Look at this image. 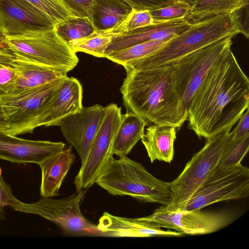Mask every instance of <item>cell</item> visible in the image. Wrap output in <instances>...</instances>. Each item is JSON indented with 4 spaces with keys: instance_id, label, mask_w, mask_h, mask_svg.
Returning <instances> with one entry per match:
<instances>
[{
    "instance_id": "1",
    "label": "cell",
    "mask_w": 249,
    "mask_h": 249,
    "mask_svg": "<svg viewBox=\"0 0 249 249\" xmlns=\"http://www.w3.org/2000/svg\"><path fill=\"white\" fill-rule=\"evenodd\" d=\"M249 107V80L231 49L210 70L188 109V127L205 139L230 130Z\"/></svg>"
},
{
    "instance_id": "2",
    "label": "cell",
    "mask_w": 249,
    "mask_h": 249,
    "mask_svg": "<svg viewBox=\"0 0 249 249\" xmlns=\"http://www.w3.org/2000/svg\"><path fill=\"white\" fill-rule=\"evenodd\" d=\"M124 69L126 75L120 91L126 112L139 116L146 126L169 125L179 129L187 118L176 91L173 63Z\"/></svg>"
},
{
    "instance_id": "3",
    "label": "cell",
    "mask_w": 249,
    "mask_h": 249,
    "mask_svg": "<svg viewBox=\"0 0 249 249\" xmlns=\"http://www.w3.org/2000/svg\"><path fill=\"white\" fill-rule=\"evenodd\" d=\"M239 33L238 16L235 12L206 18L191 22L187 29L158 51L126 66L146 68L172 64L217 40L229 36H235Z\"/></svg>"
},
{
    "instance_id": "4",
    "label": "cell",
    "mask_w": 249,
    "mask_h": 249,
    "mask_svg": "<svg viewBox=\"0 0 249 249\" xmlns=\"http://www.w3.org/2000/svg\"><path fill=\"white\" fill-rule=\"evenodd\" d=\"M96 183L113 196H130L144 202L168 204L170 183L148 172L142 164L127 156H112L102 170Z\"/></svg>"
},
{
    "instance_id": "5",
    "label": "cell",
    "mask_w": 249,
    "mask_h": 249,
    "mask_svg": "<svg viewBox=\"0 0 249 249\" xmlns=\"http://www.w3.org/2000/svg\"><path fill=\"white\" fill-rule=\"evenodd\" d=\"M6 39L15 59L66 74L79 61L76 53L57 35L54 28L6 36Z\"/></svg>"
},
{
    "instance_id": "6",
    "label": "cell",
    "mask_w": 249,
    "mask_h": 249,
    "mask_svg": "<svg viewBox=\"0 0 249 249\" xmlns=\"http://www.w3.org/2000/svg\"><path fill=\"white\" fill-rule=\"evenodd\" d=\"M230 130L206 139L205 145L186 164L178 176L170 183L171 196L164 206L171 211L182 208L200 185L218 165Z\"/></svg>"
},
{
    "instance_id": "7",
    "label": "cell",
    "mask_w": 249,
    "mask_h": 249,
    "mask_svg": "<svg viewBox=\"0 0 249 249\" xmlns=\"http://www.w3.org/2000/svg\"><path fill=\"white\" fill-rule=\"evenodd\" d=\"M85 193L83 190L61 199L42 197L32 203L23 202L18 199L10 207L18 212L39 215L72 235H100L97 225L89 221L81 212L80 207Z\"/></svg>"
},
{
    "instance_id": "8",
    "label": "cell",
    "mask_w": 249,
    "mask_h": 249,
    "mask_svg": "<svg viewBox=\"0 0 249 249\" xmlns=\"http://www.w3.org/2000/svg\"><path fill=\"white\" fill-rule=\"evenodd\" d=\"M234 37L231 35L222 38L173 63L176 91L187 118L194 94L213 66L231 49Z\"/></svg>"
},
{
    "instance_id": "9",
    "label": "cell",
    "mask_w": 249,
    "mask_h": 249,
    "mask_svg": "<svg viewBox=\"0 0 249 249\" xmlns=\"http://www.w3.org/2000/svg\"><path fill=\"white\" fill-rule=\"evenodd\" d=\"M249 196V169L241 164L227 169L217 165L179 210H199L213 203L246 199Z\"/></svg>"
},
{
    "instance_id": "10",
    "label": "cell",
    "mask_w": 249,
    "mask_h": 249,
    "mask_svg": "<svg viewBox=\"0 0 249 249\" xmlns=\"http://www.w3.org/2000/svg\"><path fill=\"white\" fill-rule=\"evenodd\" d=\"M102 123L94 137L84 163L81 165L74 180L76 192L89 188L96 183L109 159L113 140L121 123V108L111 103L105 107Z\"/></svg>"
},
{
    "instance_id": "11",
    "label": "cell",
    "mask_w": 249,
    "mask_h": 249,
    "mask_svg": "<svg viewBox=\"0 0 249 249\" xmlns=\"http://www.w3.org/2000/svg\"><path fill=\"white\" fill-rule=\"evenodd\" d=\"M67 75L35 88L0 96L9 121L7 133L17 136L29 128Z\"/></svg>"
},
{
    "instance_id": "12",
    "label": "cell",
    "mask_w": 249,
    "mask_h": 249,
    "mask_svg": "<svg viewBox=\"0 0 249 249\" xmlns=\"http://www.w3.org/2000/svg\"><path fill=\"white\" fill-rule=\"evenodd\" d=\"M139 218L160 228L191 235L213 233L225 227L231 221L230 217L222 213L203 212L200 209L171 211L164 206L155 210L151 215Z\"/></svg>"
},
{
    "instance_id": "13",
    "label": "cell",
    "mask_w": 249,
    "mask_h": 249,
    "mask_svg": "<svg viewBox=\"0 0 249 249\" xmlns=\"http://www.w3.org/2000/svg\"><path fill=\"white\" fill-rule=\"evenodd\" d=\"M0 25L5 36L50 30L55 24L27 0H0Z\"/></svg>"
},
{
    "instance_id": "14",
    "label": "cell",
    "mask_w": 249,
    "mask_h": 249,
    "mask_svg": "<svg viewBox=\"0 0 249 249\" xmlns=\"http://www.w3.org/2000/svg\"><path fill=\"white\" fill-rule=\"evenodd\" d=\"M105 107L96 104L82 107L63 118L58 125L70 145L76 150L83 164L92 142L104 119Z\"/></svg>"
},
{
    "instance_id": "15",
    "label": "cell",
    "mask_w": 249,
    "mask_h": 249,
    "mask_svg": "<svg viewBox=\"0 0 249 249\" xmlns=\"http://www.w3.org/2000/svg\"><path fill=\"white\" fill-rule=\"evenodd\" d=\"M82 96L79 81L66 76L30 125L29 133L40 126H58L63 118L82 108Z\"/></svg>"
},
{
    "instance_id": "16",
    "label": "cell",
    "mask_w": 249,
    "mask_h": 249,
    "mask_svg": "<svg viewBox=\"0 0 249 249\" xmlns=\"http://www.w3.org/2000/svg\"><path fill=\"white\" fill-rule=\"evenodd\" d=\"M65 147L62 142L26 140L0 130V160L18 164H38Z\"/></svg>"
},
{
    "instance_id": "17",
    "label": "cell",
    "mask_w": 249,
    "mask_h": 249,
    "mask_svg": "<svg viewBox=\"0 0 249 249\" xmlns=\"http://www.w3.org/2000/svg\"><path fill=\"white\" fill-rule=\"evenodd\" d=\"M191 22L185 18L160 21L134 30L109 35L111 40L105 52L110 53L150 40L168 41L187 29Z\"/></svg>"
},
{
    "instance_id": "18",
    "label": "cell",
    "mask_w": 249,
    "mask_h": 249,
    "mask_svg": "<svg viewBox=\"0 0 249 249\" xmlns=\"http://www.w3.org/2000/svg\"><path fill=\"white\" fill-rule=\"evenodd\" d=\"M100 234L116 237H178L183 234L171 230H163L139 218H128L104 212L97 225Z\"/></svg>"
},
{
    "instance_id": "19",
    "label": "cell",
    "mask_w": 249,
    "mask_h": 249,
    "mask_svg": "<svg viewBox=\"0 0 249 249\" xmlns=\"http://www.w3.org/2000/svg\"><path fill=\"white\" fill-rule=\"evenodd\" d=\"M72 147L71 145L65 147L38 164L41 173V197H52L59 195L62 182L75 160Z\"/></svg>"
},
{
    "instance_id": "20",
    "label": "cell",
    "mask_w": 249,
    "mask_h": 249,
    "mask_svg": "<svg viewBox=\"0 0 249 249\" xmlns=\"http://www.w3.org/2000/svg\"><path fill=\"white\" fill-rule=\"evenodd\" d=\"M147 126L141 140L151 162L158 160L170 163L174 157L176 128L169 125Z\"/></svg>"
},
{
    "instance_id": "21",
    "label": "cell",
    "mask_w": 249,
    "mask_h": 249,
    "mask_svg": "<svg viewBox=\"0 0 249 249\" xmlns=\"http://www.w3.org/2000/svg\"><path fill=\"white\" fill-rule=\"evenodd\" d=\"M132 8L121 0H94L89 12V18L96 32H108L128 15Z\"/></svg>"
},
{
    "instance_id": "22",
    "label": "cell",
    "mask_w": 249,
    "mask_h": 249,
    "mask_svg": "<svg viewBox=\"0 0 249 249\" xmlns=\"http://www.w3.org/2000/svg\"><path fill=\"white\" fill-rule=\"evenodd\" d=\"M12 63L17 70V77L10 93L39 87L67 75L54 69L18 59Z\"/></svg>"
},
{
    "instance_id": "23",
    "label": "cell",
    "mask_w": 249,
    "mask_h": 249,
    "mask_svg": "<svg viewBox=\"0 0 249 249\" xmlns=\"http://www.w3.org/2000/svg\"><path fill=\"white\" fill-rule=\"evenodd\" d=\"M146 124L136 114H122L121 123L114 137L111 153L119 157L127 156L144 133Z\"/></svg>"
},
{
    "instance_id": "24",
    "label": "cell",
    "mask_w": 249,
    "mask_h": 249,
    "mask_svg": "<svg viewBox=\"0 0 249 249\" xmlns=\"http://www.w3.org/2000/svg\"><path fill=\"white\" fill-rule=\"evenodd\" d=\"M249 3V0H193L185 19L190 22L232 13Z\"/></svg>"
},
{
    "instance_id": "25",
    "label": "cell",
    "mask_w": 249,
    "mask_h": 249,
    "mask_svg": "<svg viewBox=\"0 0 249 249\" xmlns=\"http://www.w3.org/2000/svg\"><path fill=\"white\" fill-rule=\"evenodd\" d=\"M54 29L57 35L68 45L85 39L96 33L88 17H71L56 24Z\"/></svg>"
},
{
    "instance_id": "26",
    "label": "cell",
    "mask_w": 249,
    "mask_h": 249,
    "mask_svg": "<svg viewBox=\"0 0 249 249\" xmlns=\"http://www.w3.org/2000/svg\"><path fill=\"white\" fill-rule=\"evenodd\" d=\"M167 41L150 40L118 50L107 55L105 58L124 67L148 56L161 48Z\"/></svg>"
},
{
    "instance_id": "27",
    "label": "cell",
    "mask_w": 249,
    "mask_h": 249,
    "mask_svg": "<svg viewBox=\"0 0 249 249\" xmlns=\"http://www.w3.org/2000/svg\"><path fill=\"white\" fill-rule=\"evenodd\" d=\"M249 148V133L241 138L233 140L230 132L217 166L222 169H227L240 164Z\"/></svg>"
},
{
    "instance_id": "28",
    "label": "cell",
    "mask_w": 249,
    "mask_h": 249,
    "mask_svg": "<svg viewBox=\"0 0 249 249\" xmlns=\"http://www.w3.org/2000/svg\"><path fill=\"white\" fill-rule=\"evenodd\" d=\"M111 40L110 35L96 32L91 36L69 46L75 53L81 52L98 57H105V52Z\"/></svg>"
},
{
    "instance_id": "29",
    "label": "cell",
    "mask_w": 249,
    "mask_h": 249,
    "mask_svg": "<svg viewBox=\"0 0 249 249\" xmlns=\"http://www.w3.org/2000/svg\"><path fill=\"white\" fill-rule=\"evenodd\" d=\"M158 21L154 19L149 10H137L132 9L126 17L112 30L103 34L113 35L134 30L154 24Z\"/></svg>"
},
{
    "instance_id": "30",
    "label": "cell",
    "mask_w": 249,
    "mask_h": 249,
    "mask_svg": "<svg viewBox=\"0 0 249 249\" xmlns=\"http://www.w3.org/2000/svg\"><path fill=\"white\" fill-rule=\"evenodd\" d=\"M45 13L57 24L74 16L60 0H27Z\"/></svg>"
},
{
    "instance_id": "31",
    "label": "cell",
    "mask_w": 249,
    "mask_h": 249,
    "mask_svg": "<svg viewBox=\"0 0 249 249\" xmlns=\"http://www.w3.org/2000/svg\"><path fill=\"white\" fill-rule=\"evenodd\" d=\"M190 10V4L184 1L175 0L166 6L149 11L152 17L156 20L165 21L185 18Z\"/></svg>"
},
{
    "instance_id": "32",
    "label": "cell",
    "mask_w": 249,
    "mask_h": 249,
    "mask_svg": "<svg viewBox=\"0 0 249 249\" xmlns=\"http://www.w3.org/2000/svg\"><path fill=\"white\" fill-rule=\"evenodd\" d=\"M17 77V70L12 62H0V96L12 92Z\"/></svg>"
},
{
    "instance_id": "33",
    "label": "cell",
    "mask_w": 249,
    "mask_h": 249,
    "mask_svg": "<svg viewBox=\"0 0 249 249\" xmlns=\"http://www.w3.org/2000/svg\"><path fill=\"white\" fill-rule=\"evenodd\" d=\"M17 200L10 185L4 179L0 166V222L5 218L6 207L15 203Z\"/></svg>"
},
{
    "instance_id": "34",
    "label": "cell",
    "mask_w": 249,
    "mask_h": 249,
    "mask_svg": "<svg viewBox=\"0 0 249 249\" xmlns=\"http://www.w3.org/2000/svg\"><path fill=\"white\" fill-rule=\"evenodd\" d=\"M64 6L74 16L88 17L94 0H60Z\"/></svg>"
},
{
    "instance_id": "35",
    "label": "cell",
    "mask_w": 249,
    "mask_h": 249,
    "mask_svg": "<svg viewBox=\"0 0 249 249\" xmlns=\"http://www.w3.org/2000/svg\"><path fill=\"white\" fill-rule=\"evenodd\" d=\"M128 4L132 9L137 10H149L161 8L166 6L174 0H121Z\"/></svg>"
},
{
    "instance_id": "36",
    "label": "cell",
    "mask_w": 249,
    "mask_h": 249,
    "mask_svg": "<svg viewBox=\"0 0 249 249\" xmlns=\"http://www.w3.org/2000/svg\"><path fill=\"white\" fill-rule=\"evenodd\" d=\"M237 126L230 132L233 140H237L249 133V107L242 114L238 120Z\"/></svg>"
},
{
    "instance_id": "37",
    "label": "cell",
    "mask_w": 249,
    "mask_h": 249,
    "mask_svg": "<svg viewBox=\"0 0 249 249\" xmlns=\"http://www.w3.org/2000/svg\"><path fill=\"white\" fill-rule=\"evenodd\" d=\"M238 16L240 33L249 38V3L235 11Z\"/></svg>"
},
{
    "instance_id": "38",
    "label": "cell",
    "mask_w": 249,
    "mask_h": 249,
    "mask_svg": "<svg viewBox=\"0 0 249 249\" xmlns=\"http://www.w3.org/2000/svg\"><path fill=\"white\" fill-rule=\"evenodd\" d=\"M15 59V56L10 49L0 25V62H11Z\"/></svg>"
},
{
    "instance_id": "39",
    "label": "cell",
    "mask_w": 249,
    "mask_h": 249,
    "mask_svg": "<svg viewBox=\"0 0 249 249\" xmlns=\"http://www.w3.org/2000/svg\"><path fill=\"white\" fill-rule=\"evenodd\" d=\"M9 121L3 108L0 99V130L6 132L9 128Z\"/></svg>"
},
{
    "instance_id": "40",
    "label": "cell",
    "mask_w": 249,
    "mask_h": 249,
    "mask_svg": "<svg viewBox=\"0 0 249 249\" xmlns=\"http://www.w3.org/2000/svg\"><path fill=\"white\" fill-rule=\"evenodd\" d=\"M176 0V1H184L185 2H186L189 4H190L191 3V2L193 1V0Z\"/></svg>"
}]
</instances>
